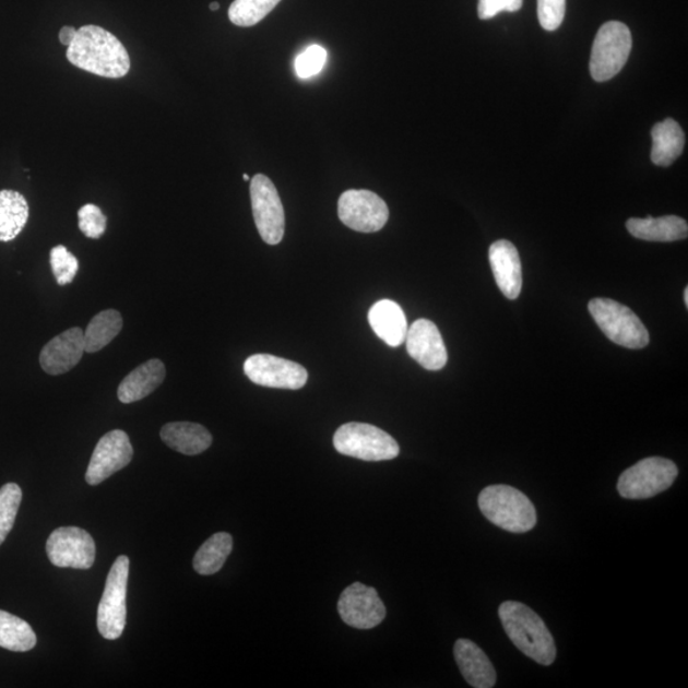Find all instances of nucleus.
<instances>
[{"label":"nucleus","instance_id":"f257e3e1","mask_svg":"<svg viewBox=\"0 0 688 688\" xmlns=\"http://www.w3.org/2000/svg\"><path fill=\"white\" fill-rule=\"evenodd\" d=\"M67 59L82 71L104 79H122L130 71L126 46L109 31L95 25L76 29L74 41L68 46Z\"/></svg>","mask_w":688,"mask_h":688},{"label":"nucleus","instance_id":"f03ea898","mask_svg":"<svg viewBox=\"0 0 688 688\" xmlns=\"http://www.w3.org/2000/svg\"><path fill=\"white\" fill-rule=\"evenodd\" d=\"M499 617L505 632L520 652L542 665L555 662L556 645L553 634L533 609L523 603L508 601L501 604Z\"/></svg>","mask_w":688,"mask_h":688},{"label":"nucleus","instance_id":"7ed1b4c3","mask_svg":"<svg viewBox=\"0 0 688 688\" xmlns=\"http://www.w3.org/2000/svg\"><path fill=\"white\" fill-rule=\"evenodd\" d=\"M478 507L489 522L510 533H526L537 524V511L522 491L507 485L482 489Z\"/></svg>","mask_w":688,"mask_h":688},{"label":"nucleus","instance_id":"20e7f679","mask_svg":"<svg viewBox=\"0 0 688 688\" xmlns=\"http://www.w3.org/2000/svg\"><path fill=\"white\" fill-rule=\"evenodd\" d=\"M333 443L339 453L365 462L392 461L401 453L393 436L369 424L342 425L333 436Z\"/></svg>","mask_w":688,"mask_h":688},{"label":"nucleus","instance_id":"39448f33","mask_svg":"<svg viewBox=\"0 0 688 688\" xmlns=\"http://www.w3.org/2000/svg\"><path fill=\"white\" fill-rule=\"evenodd\" d=\"M589 312L612 342L631 349L648 346L650 336L640 318L627 306L610 298H594Z\"/></svg>","mask_w":688,"mask_h":688},{"label":"nucleus","instance_id":"423d86ee","mask_svg":"<svg viewBox=\"0 0 688 688\" xmlns=\"http://www.w3.org/2000/svg\"><path fill=\"white\" fill-rule=\"evenodd\" d=\"M677 476V465L669 459L645 458L619 476L618 494L630 500L650 499L667 491L675 484Z\"/></svg>","mask_w":688,"mask_h":688},{"label":"nucleus","instance_id":"0eeeda50","mask_svg":"<svg viewBox=\"0 0 688 688\" xmlns=\"http://www.w3.org/2000/svg\"><path fill=\"white\" fill-rule=\"evenodd\" d=\"M631 48V31L625 23H604L594 38L592 49L591 74L594 81L606 82L621 72Z\"/></svg>","mask_w":688,"mask_h":688},{"label":"nucleus","instance_id":"6e6552de","mask_svg":"<svg viewBox=\"0 0 688 688\" xmlns=\"http://www.w3.org/2000/svg\"><path fill=\"white\" fill-rule=\"evenodd\" d=\"M129 558L120 556L111 566L97 609V629L106 640H117L127 624Z\"/></svg>","mask_w":688,"mask_h":688},{"label":"nucleus","instance_id":"1a4fd4ad","mask_svg":"<svg viewBox=\"0 0 688 688\" xmlns=\"http://www.w3.org/2000/svg\"><path fill=\"white\" fill-rule=\"evenodd\" d=\"M252 216L260 237L268 245H277L285 236V210L274 183L258 174L250 182Z\"/></svg>","mask_w":688,"mask_h":688},{"label":"nucleus","instance_id":"9d476101","mask_svg":"<svg viewBox=\"0 0 688 688\" xmlns=\"http://www.w3.org/2000/svg\"><path fill=\"white\" fill-rule=\"evenodd\" d=\"M46 554L57 568L88 570L95 564L96 545L91 534L81 527L63 526L50 534Z\"/></svg>","mask_w":688,"mask_h":688},{"label":"nucleus","instance_id":"9b49d317","mask_svg":"<svg viewBox=\"0 0 688 688\" xmlns=\"http://www.w3.org/2000/svg\"><path fill=\"white\" fill-rule=\"evenodd\" d=\"M342 224L357 233H378L389 220L388 205L370 190H347L339 201Z\"/></svg>","mask_w":688,"mask_h":688},{"label":"nucleus","instance_id":"f8f14e48","mask_svg":"<svg viewBox=\"0 0 688 688\" xmlns=\"http://www.w3.org/2000/svg\"><path fill=\"white\" fill-rule=\"evenodd\" d=\"M244 372L257 385L289 390L304 388L309 378L300 364L266 354L250 356Z\"/></svg>","mask_w":688,"mask_h":688},{"label":"nucleus","instance_id":"ddd939ff","mask_svg":"<svg viewBox=\"0 0 688 688\" xmlns=\"http://www.w3.org/2000/svg\"><path fill=\"white\" fill-rule=\"evenodd\" d=\"M340 616L344 624L358 630H370L379 626L387 616V608L373 588L355 583L344 589L339 602Z\"/></svg>","mask_w":688,"mask_h":688},{"label":"nucleus","instance_id":"4468645a","mask_svg":"<svg viewBox=\"0 0 688 688\" xmlns=\"http://www.w3.org/2000/svg\"><path fill=\"white\" fill-rule=\"evenodd\" d=\"M133 447L127 432L114 430L107 432L97 442L86 472V481L97 486L114 473L126 468L132 462Z\"/></svg>","mask_w":688,"mask_h":688},{"label":"nucleus","instance_id":"2eb2a0df","mask_svg":"<svg viewBox=\"0 0 688 688\" xmlns=\"http://www.w3.org/2000/svg\"><path fill=\"white\" fill-rule=\"evenodd\" d=\"M407 351L426 370L438 371L448 363V351L439 328L431 320L418 319L405 336Z\"/></svg>","mask_w":688,"mask_h":688},{"label":"nucleus","instance_id":"dca6fc26","mask_svg":"<svg viewBox=\"0 0 688 688\" xmlns=\"http://www.w3.org/2000/svg\"><path fill=\"white\" fill-rule=\"evenodd\" d=\"M86 352L81 328H71L46 343L40 354L43 370L49 375H61L79 365Z\"/></svg>","mask_w":688,"mask_h":688},{"label":"nucleus","instance_id":"f3484780","mask_svg":"<svg viewBox=\"0 0 688 688\" xmlns=\"http://www.w3.org/2000/svg\"><path fill=\"white\" fill-rule=\"evenodd\" d=\"M488 259L497 287L510 300H515L523 287L522 262L515 245L508 240L495 241L489 247Z\"/></svg>","mask_w":688,"mask_h":688},{"label":"nucleus","instance_id":"a211bd4d","mask_svg":"<svg viewBox=\"0 0 688 688\" xmlns=\"http://www.w3.org/2000/svg\"><path fill=\"white\" fill-rule=\"evenodd\" d=\"M454 656L466 684L474 688H491L496 684V671L491 661L477 644L459 639L454 645Z\"/></svg>","mask_w":688,"mask_h":688},{"label":"nucleus","instance_id":"6ab92c4d","mask_svg":"<svg viewBox=\"0 0 688 688\" xmlns=\"http://www.w3.org/2000/svg\"><path fill=\"white\" fill-rule=\"evenodd\" d=\"M369 323L375 334L390 347H400L407 336V318L400 305L392 300H381L372 305Z\"/></svg>","mask_w":688,"mask_h":688},{"label":"nucleus","instance_id":"aec40b11","mask_svg":"<svg viewBox=\"0 0 688 688\" xmlns=\"http://www.w3.org/2000/svg\"><path fill=\"white\" fill-rule=\"evenodd\" d=\"M165 377L164 363L157 358L150 359V361L138 366L120 382L118 388L119 401L126 404L142 401L143 398L149 396L163 384Z\"/></svg>","mask_w":688,"mask_h":688},{"label":"nucleus","instance_id":"412c9836","mask_svg":"<svg viewBox=\"0 0 688 688\" xmlns=\"http://www.w3.org/2000/svg\"><path fill=\"white\" fill-rule=\"evenodd\" d=\"M627 232L644 241L672 242L688 236V225L677 216L630 218L626 222Z\"/></svg>","mask_w":688,"mask_h":688},{"label":"nucleus","instance_id":"4be33fe9","mask_svg":"<svg viewBox=\"0 0 688 688\" xmlns=\"http://www.w3.org/2000/svg\"><path fill=\"white\" fill-rule=\"evenodd\" d=\"M161 439L168 448L186 455H198L212 446V435L202 425L171 423L161 428Z\"/></svg>","mask_w":688,"mask_h":688},{"label":"nucleus","instance_id":"5701e85b","mask_svg":"<svg viewBox=\"0 0 688 688\" xmlns=\"http://www.w3.org/2000/svg\"><path fill=\"white\" fill-rule=\"evenodd\" d=\"M652 161L656 166L667 167L676 163L685 149V133L678 122L665 119L652 129Z\"/></svg>","mask_w":688,"mask_h":688},{"label":"nucleus","instance_id":"b1692460","mask_svg":"<svg viewBox=\"0 0 688 688\" xmlns=\"http://www.w3.org/2000/svg\"><path fill=\"white\" fill-rule=\"evenodd\" d=\"M28 203L19 191L0 190V241H12L28 221Z\"/></svg>","mask_w":688,"mask_h":688},{"label":"nucleus","instance_id":"393cba45","mask_svg":"<svg viewBox=\"0 0 688 688\" xmlns=\"http://www.w3.org/2000/svg\"><path fill=\"white\" fill-rule=\"evenodd\" d=\"M234 541L232 534L220 532L206 539L197 550L193 566L199 576H213L218 572L232 554Z\"/></svg>","mask_w":688,"mask_h":688},{"label":"nucleus","instance_id":"a878e982","mask_svg":"<svg viewBox=\"0 0 688 688\" xmlns=\"http://www.w3.org/2000/svg\"><path fill=\"white\" fill-rule=\"evenodd\" d=\"M122 328V318L117 310H105L98 312L90 321L84 336V349L87 354H95L102 351L117 336Z\"/></svg>","mask_w":688,"mask_h":688},{"label":"nucleus","instance_id":"bb28decb","mask_svg":"<svg viewBox=\"0 0 688 688\" xmlns=\"http://www.w3.org/2000/svg\"><path fill=\"white\" fill-rule=\"evenodd\" d=\"M36 633L22 618L0 610V647L11 652H28L36 645Z\"/></svg>","mask_w":688,"mask_h":688},{"label":"nucleus","instance_id":"cd10ccee","mask_svg":"<svg viewBox=\"0 0 688 688\" xmlns=\"http://www.w3.org/2000/svg\"><path fill=\"white\" fill-rule=\"evenodd\" d=\"M281 0H235L229 5L228 19L235 26L251 27L264 20Z\"/></svg>","mask_w":688,"mask_h":688},{"label":"nucleus","instance_id":"c85d7f7f","mask_svg":"<svg viewBox=\"0 0 688 688\" xmlns=\"http://www.w3.org/2000/svg\"><path fill=\"white\" fill-rule=\"evenodd\" d=\"M22 500V489L17 484H7L0 488V545L12 531Z\"/></svg>","mask_w":688,"mask_h":688},{"label":"nucleus","instance_id":"c756f323","mask_svg":"<svg viewBox=\"0 0 688 688\" xmlns=\"http://www.w3.org/2000/svg\"><path fill=\"white\" fill-rule=\"evenodd\" d=\"M50 265L54 277H56L60 286H67L69 283H72L80 268L79 259L64 245H58V247L51 249Z\"/></svg>","mask_w":688,"mask_h":688},{"label":"nucleus","instance_id":"7c9ffc66","mask_svg":"<svg viewBox=\"0 0 688 688\" xmlns=\"http://www.w3.org/2000/svg\"><path fill=\"white\" fill-rule=\"evenodd\" d=\"M327 57L328 54L323 46H309L295 60L297 75L300 79H310V76L317 75L324 68Z\"/></svg>","mask_w":688,"mask_h":688},{"label":"nucleus","instance_id":"2f4dec72","mask_svg":"<svg viewBox=\"0 0 688 688\" xmlns=\"http://www.w3.org/2000/svg\"><path fill=\"white\" fill-rule=\"evenodd\" d=\"M107 218L95 204L83 205L79 211V226L88 239H99L106 232Z\"/></svg>","mask_w":688,"mask_h":688},{"label":"nucleus","instance_id":"473e14b6","mask_svg":"<svg viewBox=\"0 0 688 688\" xmlns=\"http://www.w3.org/2000/svg\"><path fill=\"white\" fill-rule=\"evenodd\" d=\"M566 13V0H538V20L547 31H555L562 25Z\"/></svg>","mask_w":688,"mask_h":688},{"label":"nucleus","instance_id":"72a5a7b5","mask_svg":"<svg viewBox=\"0 0 688 688\" xmlns=\"http://www.w3.org/2000/svg\"><path fill=\"white\" fill-rule=\"evenodd\" d=\"M522 5L523 0H479L478 17L489 20L501 12H518Z\"/></svg>","mask_w":688,"mask_h":688},{"label":"nucleus","instance_id":"f704fd0d","mask_svg":"<svg viewBox=\"0 0 688 688\" xmlns=\"http://www.w3.org/2000/svg\"><path fill=\"white\" fill-rule=\"evenodd\" d=\"M75 36H76V29L74 27L64 26L63 28L60 29L59 40L61 44H63L68 48V46L74 41Z\"/></svg>","mask_w":688,"mask_h":688},{"label":"nucleus","instance_id":"c9c22d12","mask_svg":"<svg viewBox=\"0 0 688 688\" xmlns=\"http://www.w3.org/2000/svg\"><path fill=\"white\" fill-rule=\"evenodd\" d=\"M210 10H211V11H218V10H220V4H218L217 2H213V3L210 5Z\"/></svg>","mask_w":688,"mask_h":688},{"label":"nucleus","instance_id":"e433bc0d","mask_svg":"<svg viewBox=\"0 0 688 688\" xmlns=\"http://www.w3.org/2000/svg\"><path fill=\"white\" fill-rule=\"evenodd\" d=\"M684 297H685L686 308H688V287L685 288Z\"/></svg>","mask_w":688,"mask_h":688},{"label":"nucleus","instance_id":"4c0bfd02","mask_svg":"<svg viewBox=\"0 0 688 688\" xmlns=\"http://www.w3.org/2000/svg\"><path fill=\"white\" fill-rule=\"evenodd\" d=\"M244 180H245V181H249V180H250V178H249V175H248V174H244Z\"/></svg>","mask_w":688,"mask_h":688}]
</instances>
